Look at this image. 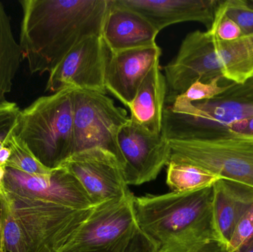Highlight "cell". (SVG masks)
<instances>
[{"mask_svg": "<svg viewBox=\"0 0 253 252\" xmlns=\"http://www.w3.org/2000/svg\"><path fill=\"white\" fill-rule=\"evenodd\" d=\"M11 151L7 144L0 149V166L5 168L7 161L10 159Z\"/></svg>", "mask_w": 253, "mask_h": 252, "instance_id": "f546056e", "label": "cell"}, {"mask_svg": "<svg viewBox=\"0 0 253 252\" xmlns=\"http://www.w3.org/2000/svg\"><path fill=\"white\" fill-rule=\"evenodd\" d=\"M218 9L236 22L243 35L253 34V7L245 0L220 1Z\"/></svg>", "mask_w": 253, "mask_h": 252, "instance_id": "7402d4cb", "label": "cell"}, {"mask_svg": "<svg viewBox=\"0 0 253 252\" xmlns=\"http://www.w3.org/2000/svg\"><path fill=\"white\" fill-rule=\"evenodd\" d=\"M159 31L144 16L109 0L102 37L111 53L155 45Z\"/></svg>", "mask_w": 253, "mask_h": 252, "instance_id": "9a60e30c", "label": "cell"}, {"mask_svg": "<svg viewBox=\"0 0 253 252\" xmlns=\"http://www.w3.org/2000/svg\"><path fill=\"white\" fill-rule=\"evenodd\" d=\"M208 31L211 34H215L222 41H234L243 36V33L239 25L221 13L218 7L215 10L213 22Z\"/></svg>", "mask_w": 253, "mask_h": 252, "instance_id": "484cf974", "label": "cell"}, {"mask_svg": "<svg viewBox=\"0 0 253 252\" xmlns=\"http://www.w3.org/2000/svg\"><path fill=\"white\" fill-rule=\"evenodd\" d=\"M238 252H253V240L246 247H244L242 250Z\"/></svg>", "mask_w": 253, "mask_h": 252, "instance_id": "d6a6232c", "label": "cell"}, {"mask_svg": "<svg viewBox=\"0 0 253 252\" xmlns=\"http://www.w3.org/2000/svg\"><path fill=\"white\" fill-rule=\"evenodd\" d=\"M164 70L168 86L166 102L169 103L196 81L223 79L218 37L208 31L190 33L183 40L175 59Z\"/></svg>", "mask_w": 253, "mask_h": 252, "instance_id": "ba28073f", "label": "cell"}, {"mask_svg": "<svg viewBox=\"0 0 253 252\" xmlns=\"http://www.w3.org/2000/svg\"><path fill=\"white\" fill-rule=\"evenodd\" d=\"M253 240V204L245 212L235 227L223 252H238Z\"/></svg>", "mask_w": 253, "mask_h": 252, "instance_id": "cb8c5ba5", "label": "cell"}, {"mask_svg": "<svg viewBox=\"0 0 253 252\" xmlns=\"http://www.w3.org/2000/svg\"><path fill=\"white\" fill-rule=\"evenodd\" d=\"M16 103L7 102L0 105V149L7 143L20 113Z\"/></svg>", "mask_w": 253, "mask_h": 252, "instance_id": "4316f807", "label": "cell"}, {"mask_svg": "<svg viewBox=\"0 0 253 252\" xmlns=\"http://www.w3.org/2000/svg\"><path fill=\"white\" fill-rule=\"evenodd\" d=\"M161 31L169 25L199 22L211 28L220 0H119Z\"/></svg>", "mask_w": 253, "mask_h": 252, "instance_id": "5bb4252c", "label": "cell"}, {"mask_svg": "<svg viewBox=\"0 0 253 252\" xmlns=\"http://www.w3.org/2000/svg\"><path fill=\"white\" fill-rule=\"evenodd\" d=\"M76 89L42 96L20 111L12 134L50 170L60 167L74 152Z\"/></svg>", "mask_w": 253, "mask_h": 252, "instance_id": "3957f363", "label": "cell"}, {"mask_svg": "<svg viewBox=\"0 0 253 252\" xmlns=\"http://www.w3.org/2000/svg\"><path fill=\"white\" fill-rule=\"evenodd\" d=\"M221 81L220 78H215L209 82L196 81L187 89V91L176 96L174 100L194 103L215 99L227 91L229 88L230 84L224 86L220 85Z\"/></svg>", "mask_w": 253, "mask_h": 252, "instance_id": "603a6c76", "label": "cell"}, {"mask_svg": "<svg viewBox=\"0 0 253 252\" xmlns=\"http://www.w3.org/2000/svg\"><path fill=\"white\" fill-rule=\"evenodd\" d=\"M247 36L249 37L253 45V34ZM218 97L227 100L253 104V76L243 84H229L227 91Z\"/></svg>", "mask_w": 253, "mask_h": 252, "instance_id": "83f0119b", "label": "cell"}, {"mask_svg": "<svg viewBox=\"0 0 253 252\" xmlns=\"http://www.w3.org/2000/svg\"><path fill=\"white\" fill-rule=\"evenodd\" d=\"M3 186L5 192L18 196L74 210H89L94 207L77 178L63 167L42 176L5 167Z\"/></svg>", "mask_w": 253, "mask_h": 252, "instance_id": "30bf717a", "label": "cell"}, {"mask_svg": "<svg viewBox=\"0 0 253 252\" xmlns=\"http://www.w3.org/2000/svg\"><path fill=\"white\" fill-rule=\"evenodd\" d=\"M167 94L166 78L158 62L149 71L128 107L129 119L152 134H161Z\"/></svg>", "mask_w": 253, "mask_h": 252, "instance_id": "e0dca14e", "label": "cell"}, {"mask_svg": "<svg viewBox=\"0 0 253 252\" xmlns=\"http://www.w3.org/2000/svg\"><path fill=\"white\" fill-rule=\"evenodd\" d=\"M212 186L134 198L137 225L156 252H206L215 243Z\"/></svg>", "mask_w": 253, "mask_h": 252, "instance_id": "7a4b0ae2", "label": "cell"}, {"mask_svg": "<svg viewBox=\"0 0 253 252\" xmlns=\"http://www.w3.org/2000/svg\"><path fill=\"white\" fill-rule=\"evenodd\" d=\"M1 196L16 221L26 252H60L92 210H74L5 191Z\"/></svg>", "mask_w": 253, "mask_h": 252, "instance_id": "277c9868", "label": "cell"}, {"mask_svg": "<svg viewBox=\"0 0 253 252\" xmlns=\"http://www.w3.org/2000/svg\"><path fill=\"white\" fill-rule=\"evenodd\" d=\"M129 119L126 109L116 106L114 101L104 93L75 90L74 152L102 148L115 155L124 168L118 136Z\"/></svg>", "mask_w": 253, "mask_h": 252, "instance_id": "8992f818", "label": "cell"}, {"mask_svg": "<svg viewBox=\"0 0 253 252\" xmlns=\"http://www.w3.org/2000/svg\"><path fill=\"white\" fill-rule=\"evenodd\" d=\"M219 39V38H218ZM223 78L230 84H243L253 76V45L249 37L234 41L218 40Z\"/></svg>", "mask_w": 253, "mask_h": 252, "instance_id": "ac0fdd59", "label": "cell"}, {"mask_svg": "<svg viewBox=\"0 0 253 252\" xmlns=\"http://www.w3.org/2000/svg\"><path fill=\"white\" fill-rule=\"evenodd\" d=\"M253 204V188L221 179L212 186L211 216L215 243L227 247L238 222Z\"/></svg>", "mask_w": 253, "mask_h": 252, "instance_id": "2e32d148", "label": "cell"}, {"mask_svg": "<svg viewBox=\"0 0 253 252\" xmlns=\"http://www.w3.org/2000/svg\"><path fill=\"white\" fill-rule=\"evenodd\" d=\"M230 138L253 143V115L231 121L218 129L212 139Z\"/></svg>", "mask_w": 253, "mask_h": 252, "instance_id": "d4e9b609", "label": "cell"}, {"mask_svg": "<svg viewBox=\"0 0 253 252\" xmlns=\"http://www.w3.org/2000/svg\"><path fill=\"white\" fill-rule=\"evenodd\" d=\"M111 53L102 36L84 38L49 73L46 91L56 93L71 87L105 94V74Z\"/></svg>", "mask_w": 253, "mask_h": 252, "instance_id": "9c48e42d", "label": "cell"}, {"mask_svg": "<svg viewBox=\"0 0 253 252\" xmlns=\"http://www.w3.org/2000/svg\"><path fill=\"white\" fill-rule=\"evenodd\" d=\"M132 193L94 206L60 252H126L139 229Z\"/></svg>", "mask_w": 253, "mask_h": 252, "instance_id": "5b68a950", "label": "cell"}, {"mask_svg": "<svg viewBox=\"0 0 253 252\" xmlns=\"http://www.w3.org/2000/svg\"><path fill=\"white\" fill-rule=\"evenodd\" d=\"M1 235H2V218H1V198L0 195V252L1 247Z\"/></svg>", "mask_w": 253, "mask_h": 252, "instance_id": "1f68e13d", "label": "cell"}, {"mask_svg": "<svg viewBox=\"0 0 253 252\" xmlns=\"http://www.w3.org/2000/svg\"><path fill=\"white\" fill-rule=\"evenodd\" d=\"M161 55L162 49L157 44L111 53L105 74L107 91L128 108Z\"/></svg>", "mask_w": 253, "mask_h": 252, "instance_id": "4fadbf2b", "label": "cell"}, {"mask_svg": "<svg viewBox=\"0 0 253 252\" xmlns=\"http://www.w3.org/2000/svg\"></svg>", "mask_w": 253, "mask_h": 252, "instance_id": "836d02e7", "label": "cell"}, {"mask_svg": "<svg viewBox=\"0 0 253 252\" xmlns=\"http://www.w3.org/2000/svg\"><path fill=\"white\" fill-rule=\"evenodd\" d=\"M6 144L11 151L10 159L7 161L6 167H12L34 176H42L51 172V170L40 164L31 152L12 133L7 139Z\"/></svg>", "mask_w": 253, "mask_h": 252, "instance_id": "44dd1931", "label": "cell"}, {"mask_svg": "<svg viewBox=\"0 0 253 252\" xmlns=\"http://www.w3.org/2000/svg\"><path fill=\"white\" fill-rule=\"evenodd\" d=\"M118 143L124 160L125 179L128 186L155 180L169 163V140L162 133H149L130 119L120 130Z\"/></svg>", "mask_w": 253, "mask_h": 252, "instance_id": "7c38bea8", "label": "cell"}, {"mask_svg": "<svg viewBox=\"0 0 253 252\" xmlns=\"http://www.w3.org/2000/svg\"><path fill=\"white\" fill-rule=\"evenodd\" d=\"M19 46L31 74L50 73L68 52L102 36L109 0H21Z\"/></svg>", "mask_w": 253, "mask_h": 252, "instance_id": "6da1fadb", "label": "cell"}, {"mask_svg": "<svg viewBox=\"0 0 253 252\" xmlns=\"http://www.w3.org/2000/svg\"><path fill=\"white\" fill-rule=\"evenodd\" d=\"M169 142V161L191 164L253 188V143L230 138Z\"/></svg>", "mask_w": 253, "mask_h": 252, "instance_id": "52a82bcc", "label": "cell"}, {"mask_svg": "<svg viewBox=\"0 0 253 252\" xmlns=\"http://www.w3.org/2000/svg\"><path fill=\"white\" fill-rule=\"evenodd\" d=\"M22 59L20 46L16 42L8 15L0 1V105L7 102L13 81Z\"/></svg>", "mask_w": 253, "mask_h": 252, "instance_id": "d6986e66", "label": "cell"}, {"mask_svg": "<svg viewBox=\"0 0 253 252\" xmlns=\"http://www.w3.org/2000/svg\"><path fill=\"white\" fill-rule=\"evenodd\" d=\"M167 170V184L172 192H185L202 190L213 186L221 177L200 167L169 161Z\"/></svg>", "mask_w": 253, "mask_h": 252, "instance_id": "ffe728a7", "label": "cell"}, {"mask_svg": "<svg viewBox=\"0 0 253 252\" xmlns=\"http://www.w3.org/2000/svg\"><path fill=\"white\" fill-rule=\"evenodd\" d=\"M61 167L77 178L93 206L131 194L123 164L106 149L96 147L77 152Z\"/></svg>", "mask_w": 253, "mask_h": 252, "instance_id": "8fae6325", "label": "cell"}, {"mask_svg": "<svg viewBox=\"0 0 253 252\" xmlns=\"http://www.w3.org/2000/svg\"><path fill=\"white\" fill-rule=\"evenodd\" d=\"M126 252H156V250L154 246L139 230Z\"/></svg>", "mask_w": 253, "mask_h": 252, "instance_id": "f1b7e54d", "label": "cell"}, {"mask_svg": "<svg viewBox=\"0 0 253 252\" xmlns=\"http://www.w3.org/2000/svg\"><path fill=\"white\" fill-rule=\"evenodd\" d=\"M4 173H5V168L0 166V195L4 193V186H3Z\"/></svg>", "mask_w": 253, "mask_h": 252, "instance_id": "4dcf8cb0", "label": "cell"}]
</instances>
